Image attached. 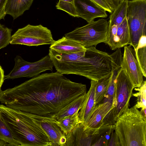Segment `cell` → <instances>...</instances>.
Instances as JSON below:
<instances>
[{"label":"cell","mask_w":146,"mask_h":146,"mask_svg":"<svg viewBox=\"0 0 146 146\" xmlns=\"http://www.w3.org/2000/svg\"><path fill=\"white\" fill-rule=\"evenodd\" d=\"M86 85L72 81L57 71L40 74L0 93L2 104L35 115L52 117L86 93Z\"/></svg>","instance_id":"1"},{"label":"cell","mask_w":146,"mask_h":146,"mask_svg":"<svg viewBox=\"0 0 146 146\" xmlns=\"http://www.w3.org/2000/svg\"><path fill=\"white\" fill-rule=\"evenodd\" d=\"M86 48L85 50L73 54H61L58 62L60 72L81 76L96 81L111 73L110 54L94 46Z\"/></svg>","instance_id":"2"},{"label":"cell","mask_w":146,"mask_h":146,"mask_svg":"<svg viewBox=\"0 0 146 146\" xmlns=\"http://www.w3.org/2000/svg\"><path fill=\"white\" fill-rule=\"evenodd\" d=\"M0 116L20 146H52L48 135L29 113L2 104Z\"/></svg>","instance_id":"3"},{"label":"cell","mask_w":146,"mask_h":146,"mask_svg":"<svg viewBox=\"0 0 146 146\" xmlns=\"http://www.w3.org/2000/svg\"><path fill=\"white\" fill-rule=\"evenodd\" d=\"M114 125L121 146H146V119L135 106L128 108Z\"/></svg>","instance_id":"4"},{"label":"cell","mask_w":146,"mask_h":146,"mask_svg":"<svg viewBox=\"0 0 146 146\" xmlns=\"http://www.w3.org/2000/svg\"><path fill=\"white\" fill-rule=\"evenodd\" d=\"M134 88L130 79L121 68L115 80L112 106L103 119V124H114L117 119L129 108Z\"/></svg>","instance_id":"5"},{"label":"cell","mask_w":146,"mask_h":146,"mask_svg":"<svg viewBox=\"0 0 146 146\" xmlns=\"http://www.w3.org/2000/svg\"><path fill=\"white\" fill-rule=\"evenodd\" d=\"M108 25V22L102 18L77 27L65 34V36L78 42L85 48L102 42L106 44Z\"/></svg>","instance_id":"6"},{"label":"cell","mask_w":146,"mask_h":146,"mask_svg":"<svg viewBox=\"0 0 146 146\" xmlns=\"http://www.w3.org/2000/svg\"><path fill=\"white\" fill-rule=\"evenodd\" d=\"M126 18L129 44L135 50L143 36H146V0H128Z\"/></svg>","instance_id":"7"},{"label":"cell","mask_w":146,"mask_h":146,"mask_svg":"<svg viewBox=\"0 0 146 146\" xmlns=\"http://www.w3.org/2000/svg\"><path fill=\"white\" fill-rule=\"evenodd\" d=\"M50 30L41 25L28 24L19 29L11 36L10 43L28 46L51 44L55 41Z\"/></svg>","instance_id":"8"},{"label":"cell","mask_w":146,"mask_h":146,"mask_svg":"<svg viewBox=\"0 0 146 146\" xmlns=\"http://www.w3.org/2000/svg\"><path fill=\"white\" fill-rule=\"evenodd\" d=\"M15 65L8 74L5 76V79H13L21 77H34L47 70L52 71L54 66L48 55L34 62L24 60L19 56L15 58Z\"/></svg>","instance_id":"9"},{"label":"cell","mask_w":146,"mask_h":146,"mask_svg":"<svg viewBox=\"0 0 146 146\" xmlns=\"http://www.w3.org/2000/svg\"><path fill=\"white\" fill-rule=\"evenodd\" d=\"M98 128L90 127L82 122L78 123L66 135L65 146H93Z\"/></svg>","instance_id":"10"},{"label":"cell","mask_w":146,"mask_h":146,"mask_svg":"<svg viewBox=\"0 0 146 146\" xmlns=\"http://www.w3.org/2000/svg\"><path fill=\"white\" fill-rule=\"evenodd\" d=\"M131 46H125L121 66L130 79L134 88H139L143 81V75L140 68L133 54Z\"/></svg>","instance_id":"11"},{"label":"cell","mask_w":146,"mask_h":146,"mask_svg":"<svg viewBox=\"0 0 146 146\" xmlns=\"http://www.w3.org/2000/svg\"><path fill=\"white\" fill-rule=\"evenodd\" d=\"M30 114L48 135L52 146H65L66 142V135L57 124V121L53 117Z\"/></svg>","instance_id":"12"},{"label":"cell","mask_w":146,"mask_h":146,"mask_svg":"<svg viewBox=\"0 0 146 146\" xmlns=\"http://www.w3.org/2000/svg\"><path fill=\"white\" fill-rule=\"evenodd\" d=\"M74 5L78 17L88 23L96 18L108 16L106 10L90 0H74Z\"/></svg>","instance_id":"13"},{"label":"cell","mask_w":146,"mask_h":146,"mask_svg":"<svg viewBox=\"0 0 146 146\" xmlns=\"http://www.w3.org/2000/svg\"><path fill=\"white\" fill-rule=\"evenodd\" d=\"M96 83V80H91L90 88L85 95L81 108L78 113L80 120L84 125L88 122L96 108L95 96Z\"/></svg>","instance_id":"14"},{"label":"cell","mask_w":146,"mask_h":146,"mask_svg":"<svg viewBox=\"0 0 146 146\" xmlns=\"http://www.w3.org/2000/svg\"><path fill=\"white\" fill-rule=\"evenodd\" d=\"M49 48L60 53L70 54L86 50V48L78 42L66 36L54 42Z\"/></svg>","instance_id":"15"},{"label":"cell","mask_w":146,"mask_h":146,"mask_svg":"<svg viewBox=\"0 0 146 146\" xmlns=\"http://www.w3.org/2000/svg\"><path fill=\"white\" fill-rule=\"evenodd\" d=\"M112 106L108 102H103L96 106L95 110L85 125L93 128H98L103 124V120Z\"/></svg>","instance_id":"16"},{"label":"cell","mask_w":146,"mask_h":146,"mask_svg":"<svg viewBox=\"0 0 146 146\" xmlns=\"http://www.w3.org/2000/svg\"><path fill=\"white\" fill-rule=\"evenodd\" d=\"M34 0H7L5 6L6 14L11 16L14 19L29 10Z\"/></svg>","instance_id":"17"},{"label":"cell","mask_w":146,"mask_h":146,"mask_svg":"<svg viewBox=\"0 0 146 146\" xmlns=\"http://www.w3.org/2000/svg\"><path fill=\"white\" fill-rule=\"evenodd\" d=\"M85 94L79 97L66 105L52 117L58 121L64 117L78 112L84 101Z\"/></svg>","instance_id":"18"},{"label":"cell","mask_w":146,"mask_h":146,"mask_svg":"<svg viewBox=\"0 0 146 146\" xmlns=\"http://www.w3.org/2000/svg\"><path fill=\"white\" fill-rule=\"evenodd\" d=\"M128 0H121L109 17L108 26L119 25L126 17Z\"/></svg>","instance_id":"19"},{"label":"cell","mask_w":146,"mask_h":146,"mask_svg":"<svg viewBox=\"0 0 146 146\" xmlns=\"http://www.w3.org/2000/svg\"><path fill=\"white\" fill-rule=\"evenodd\" d=\"M136 59L141 69L143 76H146V36L140 38L134 50Z\"/></svg>","instance_id":"20"},{"label":"cell","mask_w":146,"mask_h":146,"mask_svg":"<svg viewBox=\"0 0 146 146\" xmlns=\"http://www.w3.org/2000/svg\"><path fill=\"white\" fill-rule=\"evenodd\" d=\"M114 124H103L98 129L93 146H107L112 132L114 131Z\"/></svg>","instance_id":"21"},{"label":"cell","mask_w":146,"mask_h":146,"mask_svg":"<svg viewBox=\"0 0 146 146\" xmlns=\"http://www.w3.org/2000/svg\"><path fill=\"white\" fill-rule=\"evenodd\" d=\"M111 77V73L97 81L95 90L96 105L101 103L106 92Z\"/></svg>","instance_id":"22"},{"label":"cell","mask_w":146,"mask_h":146,"mask_svg":"<svg viewBox=\"0 0 146 146\" xmlns=\"http://www.w3.org/2000/svg\"><path fill=\"white\" fill-rule=\"evenodd\" d=\"M116 38L118 48L129 44V31L126 17L121 23L117 26Z\"/></svg>","instance_id":"23"},{"label":"cell","mask_w":146,"mask_h":146,"mask_svg":"<svg viewBox=\"0 0 146 146\" xmlns=\"http://www.w3.org/2000/svg\"><path fill=\"white\" fill-rule=\"evenodd\" d=\"M78 112L72 115L64 117L57 121V124L66 135L78 123H81L79 118Z\"/></svg>","instance_id":"24"},{"label":"cell","mask_w":146,"mask_h":146,"mask_svg":"<svg viewBox=\"0 0 146 146\" xmlns=\"http://www.w3.org/2000/svg\"><path fill=\"white\" fill-rule=\"evenodd\" d=\"M0 139H2L12 146H20L14 138L10 130L0 116Z\"/></svg>","instance_id":"25"},{"label":"cell","mask_w":146,"mask_h":146,"mask_svg":"<svg viewBox=\"0 0 146 146\" xmlns=\"http://www.w3.org/2000/svg\"><path fill=\"white\" fill-rule=\"evenodd\" d=\"M134 90L138 91L137 92L132 94L133 96L137 98V103L134 106L137 109H146V81H143L141 86L139 88H135Z\"/></svg>","instance_id":"26"},{"label":"cell","mask_w":146,"mask_h":146,"mask_svg":"<svg viewBox=\"0 0 146 146\" xmlns=\"http://www.w3.org/2000/svg\"><path fill=\"white\" fill-rule=\"evenodd\" d=\"M56 7L57 9L63 11L73 17H78L74 0H59Z\"/></svg>","instance_id":"27"},{"label":"cell","mask_w":146,"mask_h":146,"mask_svg":"<svg viewBox=\"0 0 146 146\" xmlns=\"http://www.w3.org/2000/svg\"><path fill=\"white\" fill-rule=\"evenodd\" d=\"M12 29L0 24V50L5 47L10 43Z\"/></svg>","instance_id":"28"},{"label":"cell","mask_w":146,"mask_h":146,"mask_svg":"<svg viewBox=\"0 0 146 146\" xmlns=\"http://www.w3.org/2000/svg\"><path fill=\"white\" fill-rule=\"evenodd\" d=\"M107 146H121L118 136L115 131L112 132Z\"/></svg>","instance_id":"29"},{"label":"cell","mask_w":146,"mask_h":146,"mask_svg":"<svg viewBox=\"0 0 146 146\" xmlns=\"http://www.w3.org/2000/svg\"><path fill=\"white\" fill-rule=\"evenodd\" d=\"M106 11L111 13L113 11L104 0H90Z\"/></svg>","instance_id":"30"},{"label":"cell","mask_w":146,"mask_h":146,"mask_svg":"<svg viewBox=\"0 0 146 146\" xmlns=\"http://www.w3.org/2000/svg\"><path fill=\"white\" fill-rule=\"evenodd\" d=\"M7 0H0V20L4 19L5 14V4Z\"/></svg>","instance_id":"31"},{"label":"cell","mask_w":146,"mask_h":146,"mask_svg":"<svg viewBox=\"0 0 146 146\" xmlns=\"http://www.w3.org/2000/svg\"><path fill=\"white\" fill-rule=\"evenodd\" d=\"M113 11L121 0H104Z\"/></svg>","instance_id":"32"},{"label":"cell","mask_w":146,"mask_h":146,"mask_svg":"<svg viewBox=\"0 0 146 146\" xmlns=\"http://www.w3.org/2000/svg\"><path fill=\"white\" fill-rule=\"evenodd\" d=\"M5 80L4 71L0 65V93L2 91L1 87Z\"/></svg>","instance_id":"33"},{"label":"cell","mask_w":146,"mask_h":146,"mask_svg":"<svg viewBox=\"0 0 146 146\" xmlns=\"http://www.w3.org/2000/svg\"><path fill=\"white\" fill-rule=\"evenodd\" d=\"M12 146V145L4 141V140L0 139V146Z\"/></svg>","instance_id":"34"},{"label":"cell","mask_w":146,"mask_h":146,"mask_svg":"<svg viewBox=\"0 0 146 146\" xmlns=\"http://www.w3.org/2000/svg\"><path fill=\"white\" fill-rule=\"evenodd\" d=\"M146 109H141L140 112H141L142 115L143 117L145 118L146 119Z\"/></svg>","instance_id":"35"}]
</instances>
